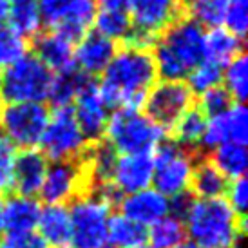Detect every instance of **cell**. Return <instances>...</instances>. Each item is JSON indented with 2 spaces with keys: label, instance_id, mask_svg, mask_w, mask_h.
Returning a JSON list of instances; mask_svg holds the SVG:
<instances>
[{
  "label": "cell",
  "instance_id": "cell-1",
  "mask_svg": "<svg viewBox=\"0 0 248 248\" xmlns=\"http://www.w3.org/2000/svg\"><path fill=\"white\" fill-rule=\"evenodd\" d=\"M156 82L158 73L151 51L122 46L116 49L107 69L102 73L96 89L110 110H141L147 93Z\"/></svg>",
  "mask_w": 248,
  "mask_h": 248
},
{
  "label": "cell",
  "instance_id": "cell-2",
  "mask_svg": "<svg viewBox=\"0 0 248 248\" xmlns=\"http://www.w3.org/2000/svg\"><path fill=\"white\" fill-rule=\"evenodd\" d=\"M207 31L185 15L176 20L152 46V60L159 80L185 82L188 71L205 60Z\"/></svg>",
  "mask_w": 248,
  "mask_h": 248
},
{
  "label": "cell",
  "instance_id": "cell-3",
  "mask_svg": "<svg viewBox=\"0 0 248 248\" xmlns=\"http://www.w3.org/2000/svg\"><path fill=\"white\" fill-rule=\"evenodd\" d=\"M185 221L200 248H234L247 232V216H239L225 198L196 200Z\"/></svg>",
  "mask_w": 248,
  "mask_h": 248
},
{
  "label": "cell",
  "instance_id": "cell-4",
  "mask_svg": "<svg viewBox=\"0 0 248 248\" xmlns=\"http://www.w3.org/2000/svg\"><path fill=\"white\" fill-rule=\"evenodd\" d=\"M165 136V129L138 109L112 110L104 134L118 154H152Z\"/></svg>",
  "mask_w": 248,
  "mask_h": 248
},
{
  "label": "cell",
  "instance_id": "cell-5",
  "mask_svg": "<svg viewBox=\"0 0 248 248\" xmlns=\"http://www.w3.org/2000/svg\"><path fill=\"white\" fill-rule=\"evenodd\" d=\"M127 15L132 31L122 46L151 51L159 36L183 16V0H129Z\"/></svg>",
  "mask_w": 248,
  "mask_h": 248
},
{
  "label": "cell",
  "instance_id": "cell-6",
  "mask_svg": "<svg viewBox=\"0 0 248 248\" xmlns=\"http://www.w3.org/2000/svg\"><path fill=\"white\" fill-rule=\"evenodd\" d=\"M53 73L33 53L22 56L18 62L0 73V93L4 104L46 102Z\"/></svg>",
  "mask_w": 248,
  "mask_h": 248
},
{
  "label": "cell",
  "instance_id": "cell-7",
  "mask_svg": "<svg viewBox=\"0 0 248 248\" xmlns=\"http://www.w3.org/2000/svg\"><path fill=\"white\" fill-rule=\"evenodd\" d=\"M201 154L183 149L176 141H163L152 152V183L165 198L190 190L194 167Z\"/></svg>",
  "mask_w": 248,
  "mask_h": 248
},
{
  "label": "cell",
  "instance_id": "cell-8",
  "mask_svg": "<svg viewBox=\"0 0 248 248\" xmlns=\"http://www.w3.org/2000/svg\"><path fill=\"white\" fill-rule=\"evenodd\" d=\"M112 207L94 192L71 201V248H100L107 243Z\"/></svg>",
  "mask_w": 248,
  "mask_h": 248
},
{
  "label": "cell",
  "instance_id": "cell-9",
  "mask_svg": "<svg viewBox=\"0 0 248 248\" xmlns=\"http://www.w3.org/2000/svg\"><path fill=\"white\" fill-rule=\"evenodd\" d=\"M47 105L42 102L4 104L0 110V131L18 149H36L49 122Z\"/></svg>",
  "mask_w": 248,
  "mask_h": 248
},
{
  "label": "cell",
  "instance_id": "cell-10",
  "mask_svg": "<svg viewBox=\"0 0 248 248\" xmlns=\"http://www.w3.org/2000/svg\"><path fill=\"white\" fill-rule=\"evenodd\" d=\"M87 147L89 141L76 124L73 109H55L40 140L42 154L51 161H71L82 158Z\"/></svg>",
  "mask_w": 248,
  "mask_h": 248
},
{
  "label": "cell",
  "instance_id": "cell-11",
  "mask_svg": "<svg viewBox=\"0 0 248 248\" xmlns=\"http://www.w3.org/2000/svg\"><path fill=\"white\" fill-rule=\"evenodd\" d=\"M93 192V179L83 159L53 161L40 186V200L46 205H67L73 200Z\"/></svg>",
  "mask_w": 248,
  "mask_h": 248
},
{
  "label": "cell",
  "instance_id": "cell-12",
  "mask_svg": "<svg viewBox=\"0 0 248 248\" xmlns=\"http://www.w3.org/2000/svg\"><path fill=\"white\" fill-rule=\"evenodd\" d=\"M196 104V96L185 82L159 80L151 87L143 102V112L161 129L170 131L179 118Z\"/></svg>",
  "mask_w": 248,
  "mask_h": 248
},
{
  "label": "cell",
  "instance_id": "cell-13",
  "mask_svg": "<svg viewBox=\"0 0 248 248\" xmlns=\"http://www.w3.org/2000/svg\"><path fill=\"white\" fill-rule=\"evenodd\" d=\"M248 141V110L243 104H234L217 116L207 118V127L200 141V151H214L225 143L247 145Z\"/></svg>",
  "mask_w": 248,
  "mask_h": 248
},
{
  "label": "cell",
  "instance_id": "cell-14",
  "mask_svg": "<svg viewBox=\"0 0 248 248\" xmlns=\"http://www.w3.org/2000/svg\"><path fill=\"white\" fill-rule=\"evenodd\" d=\"M71 109H73V114L76 118V124L82 129L83 136L89 143L104 138L105 127H107L110 116V109L100 96L96 83H89L78 94L75 104L71 105Z\"/></svg>",
  "mask_w": 248,
  "mask_h": 248
},
{
  "label": "cell",
  "instance_id": "cell-15",
  "mask_svg": "<svg viewBox=\"0 0 248 248\" xmlns=\"http://www.w3.org/2000/svg\"><path fill=\"white\" fill-rule=\"evenodd\" d=\"M116 49L118 44L110 42L96 31H89L75 44V67L89 78L102 76Z\"/></svg>",
  "mask_w": 248,
  "mask_h": 248
},
{
  "label": "cell",
  "instance_id": "cell-16",
  "mask_svg": "<svg viewBox=\"0 0 248 248\" xmlns=\"http://www.w3.org/2000/svg\"><path fill=\"white\" fill-rule=\"evenodd\" d=\"M33 55L53 75L75 69V44L55 29L42 31L33 38Z\"/></svg>",
  "mask_w": 248,
  "mask_h": 248
},
{
  "label": "cell",
  "instance_id": "cell-17",
  "mask_svg": "<svg viewBox=\"0 0 248 248\" xmlns=\"http://www.w3.org/2000/svg\"><path fill=\"white\" fill-rule=\"evenodd\" d=\"M152 154H122L118 156L110 181L127 196L149 188L152 183Z\"/></svg>",
  "mask_w": 248,
  "mask_h": 248
},
{
  "label": "cell",
  "instance_id": "cell-18",
  "mask_svg": "<svg viewBox=\"0 0 248 248\" xmlns=\"http://www.w3.org/2000/svg\"><path fill=\"white\" fill-rule=\"evenodd\" d=\"M118 207L122 208V216L143 227H151L169 216V198L159 194L156 188H143L124 196Z\"/></svg>",
  "mask_w": 248,
  "mask_h": 248
},
{
  "label": "cell",
  "instance_id": "cell-19",
  "mask_svg": "<svg viewBox=\"0 0 248 248\" xmlns=\"http://www.w3.org/2000/svg\"><path fill=\"white\" fill-rule=\"evenodd\" d=\"M49 159L38 149H22L16 154L13 174V190L18 196L33 198L40 192L46 172H47Z\"/></svg>",
  "mask_w": 248,
  "mask_h": 248
},
{
  "label": "cell",
  "instance_id": "cell-20",
  "mask_svg": "<svg viewBox=\"0 0 248 248\" xmlns=\"http://www.w3.org/2000/svg\"><path fill=\"white\" fill-rule=\"evenodd\" d=\"M38 235L49 248L71 247V217L67 205H46L38 216Z\"/></svg>",
  "mask_w": 248,
  "mask_h": 248
},
{
  "label": "cell",
  "instance_id": "cell-21",
  "mask_svg": "<svg viewBox=\"0 0 248 248\" xmlns=\"http://www.w3.org/2000/svg\"><path fill=\"white\" fill-rule=\"evenodd\" d=\"M96 15V0H71L69 7L65 9L63 16L56 24L55 31L76 44L83 35L93 31Z\"/></svg>",
  "mask_w": 248,
  "mask_h": 248
},
{
  "label": "cell",
  "instance_id": "cell-22",
  "mask_svg": "<svg viewBox=\"0 0 248 248\" xmlns=\"http://www.w3.org/2000/svg\"><path fill=\"white\" fill-rule=\"evenodd\" d=\"M40 216V205L35 198L26 196H7L2 203V217H4V230L7 232H31L36 228Z\"/></svg>",
  "mask_w": 248,
  "mask_h": 248
},
{
  "label": "cell",
  "instance_id": "cell-23",
  "mask_svg": "<svg viewBox=\"0 0 248 248\" xmlns=\"http://www.w3.org/2000/svg\"><path fill=\"white\" fill-rule=\"evenodd\" d=\"M83 163L89 170V176L93 179V186L109 183L112 179V172L118 161V152L105 138L89 143L87 151L83 152Z\"/></svg>",
  "mask_w": 248,
  "mask_h": 248
},
{
  "label": "cell",
  "instance_id": "cell-24",
  "mask_svg": "<svg viewBox=\"0 0 248 248\" xmlns=\"http://www.w3.org/2000/svg\"><path fill=\"white\" fill-rule=\"evenodd\" d=\"M93 82H94L93 78L80 73L76 67L71 71H65V73H60V75H53L51 87H49L47 93V102L55 109L71 107L78 98V94Z\"/></svg>",
  "mask_w": 248,
  "mask_h": 248
},
{
  "label": "cell",
  "instance_id": "cell-25",
  "mask_svg": "<svg viewBox=\"0 0 248 248\" xmlns=\"http://www.w3.org/2000/svg\"><path fill=\"white\" fill-rule=\"evenodd\" d=\"M7 28H11L28 40H33L36 35H40L44 24L38 9V0H9Z\"/></svg>",
  "mask_w": 248,
  "mask_h": 248
},
{
  "label": "cell",
  "instance_id": "cell-26",
  "mask_svg": "<svg viewBox=\"0 0 248 248\" xmlns=\"http://www.w3.org/2000/svg\"><path fill=\"white\" fill-rule=\"evenodd\" d=\"M205 159H207L216 170H219L227 179L243 178L245 172H247L248 154L245 145H237V143L219 145L214 151L208 152V156H205Z\"/></svg>",
  "mask_w": 248,
  "mask_h": 248
},
{
  "label": "cell",
  "instance_id": "cell-27",
  "mask_svg": "<svg viewBox=\"0 0 248 248\" xmlns=\"http://www.w3.org/2000/svg\"><path fill=\"white\" fill-rule=\"evenodd\" d=\"M227 188L228 179L219 170H216L205 158L198 159L190 181V192L200 200H212V198H223L227 194Z\"/></svg>",
  "mask_w": 248,
  "mask_h": 248
},
{
  "label": "cell",
  "instance_id": "cell-28",
  "mask_svg": "<svg viewBox=\"0 0 248 248\" xmlns=\"http://www.w3.org/2000/svg\"><path fill=\"white\" fill-rule=\"evenodd\" d=\"M243 53V40L225 28L208 29L205 35V58L225 67L232 58Z\"/></svg>",
  "mask_w": 248,
  "mask_h": 248
},
{
  "label": "cell",
  "instance_id": "cell-29",
  "mask_svg": "<svg viewBox=\"0 0 248 248\" xmlns=\"http://www.w3.org/2000/svg\"><path fill=\"white\" fill-rule=\"evenodd\" d=\"M205 127H207V116L198 107H192V109L186 110L185 114L176 122V125L170 129L174 138L172 141L181 145L186 151L201 154L200 141L203 138Z\"/></svg>",
  "mask_w": 248,
  "mask_h": 248
},
{
  "label": "cell",
  "instance_id": "cell-30",
  "mask_svg": "<svg viewBox=\"0 0 248 248\" xmlns=\"http://www.w3.org/2000/svg\"><path fill=\"white\" fill-rule=\"evenodd\" d=\"M107 241L112 248H134L145 245L147 227L125 217L122 214L110 216L107 225Z\"/></svg>",
  "mask_w": 248,
  "mask_h": 248
},
{
  "label": "cell",
  "instance_id": "cell-31",
  "mask_svg": "<svg viewBox=\"0 0 248 248\" xmlns=\"http://www.w3.org/2000/svg\"><path fill=\"white\" fill-rule=\"evenodd\" d=\"M227 0H183V15L205 29L223 28Z\"/></svg>",
  "mask_w": 248,
  "mask_h": 248
},
{
  "label": "cell",
  "instance_id": "cell-32",
  "mask_svg": "<svg viewBox=\"0 0 248 248\" xmlns=\"http://www.w3.org/2000/svg\"><path fill=\"white\" fill-rule=\"evenodd\" d=\"M93 31L109 38L114 44H125L132 31V24L127 11L118 9H98Z\"/></svg>",
  "mask_w": 248,
  "mask_h": 248
},
{
  "label": "cell",
  "instance_id": "cell-33",
  "mask_svg": "<svg viewBox=\"0 0 248 248\" xmlns=\"http://www.w3.org/2000/svg\"><path fill=\"white\" fill-rule=\"evenodd\" d=\"M221 87L227 91L234 104H243L248 96V58L245 53L232 58L223 67Z\"/></svg>",
  "mask_w": 248,
  "mask_h": 248
},
{
  "label": "cell",
  "instance_id": "cell-34",
  "mask_svg": "<svg viewBox=\"0 0 248 248\" xmlns=\"http://www.w3.org/2000/svg\"><path fill=\"white\" fill-rule=\"evenodd\" d=\"M185 234L183 221L165 216L163 219L151 225V230H147V239L151 241L152 248H174L185 239Z\"/></svg>",
  "mask_w": 248,
  "mask_h": 248
},
{
  "label": "cell",
  "instance_id": "cell-35",
  "mask_svg": "<svg viewBox=\"0 0 248 248\" xmlns=\"http://www.w3.org/2000/svg\"><path fill=\"white\" fill-rule=\"evenodd\" d=\"M221 80H223V67L219 63L205 58L188 71L185 83L188 85V89L192 91L194 96H200L214 87H219Z\"/></svg>",
  "mask_w": 248,
  "mask_h": 248
},
{
  "label": "cell",
  "instance_id": "cell-36",
  "mask_svg": "<svg viewBox=\"0 0 248 248\" xmlns=\"http://www.w3.org/2000/svg\"><path fill=\"white\" fill-rule=\"evenodd\" d=\"M29 53V40L7 26L0 28V73Z\"/></svg>",
  "mask_w": 248,
  "mask_h": 248
},
{
  "label": "cell",
  "instance_id": "cell-37",
  "mask_svg": "<svg viewBox=\"0 0 248 248\" xmlns=\"http://www.w3.org/2000/svg\"><path fill=\"white\" fill-rule=\"evenodd\" d=\"M16 147L0 131V196L13 192V174L16 161Z\"/></svg>",
  "mask_w": 248,
  "mask_h": 248
},
{
  "label": "cell",
  "instance_id": "cell-38",
  "mask_svg": "<svg viewBox=\"0 0 248 248\" xmlns=\"http://www.w3.org/2000/svg\"><path fill=\"white\" fill-rule=\"evenodd\" d=\"M223 28L239 38H245L248 29V0H227Z\"/></svg>",
  "mask_w": 248,
  "mask_h": 248
},
{
  "label": "cell",
  "instance_id": "cell-39",
  "mask_svg": "<svg viewBox=\"0 0 248 248\" xmlns=\"http://www.w3.org/2000/svg\"><path fill=\"white\" fill-rule=\"evenodd\" d=\"M232 105H234L232 98L221 85L200 94V100H198V109L207 118L217 116V114L225 112L227 109H230Z\"/></svg>",
  "mask_w": 248,
  "mask_h": 248
},
{
  "label": "cell",
  "instance_id": "cell-40",
  "mask_svg": "<svg viewBox=\"0 0 248 248\" xmlns=\"http://www.w3.org/2000/svg\"><path fill=\"white\" fill-rule=\"evenodd\" d=\"M0 248H49L38 232H7L0 237Z\"/></svg>",
  "mask_w": 248,
  "mask_h": 248
},
{
  "label": "cell",
  "instance_id": "cell-41",
  "mask_svg": "<svg viewBox=\"0 0 248 248\" xmlns=\"http://www.w3.org/2000/svg\"><path fill=\"white\" fill-rule=\"evenodd\" d=\"M69 4L71 0H38V9H40L44 28L55 29Z\"/></svg>",
  "mask_w": 248,
  "mask_h": 248
},
{
  "label": "cell",
  "instance_id": "cell-42",
  "mask_svg": "<svg viewBox=\"0 0 248 248\" xmlns=\"http://www.w3.org/2000/svg\"><path fill=\"white\" fill-rule=\"evenodd\" d=\"M228 205L234 208L239 216H245L248 207V183L245 176L237 179H232V183H228L227 188Z\"/></svg>",
  "mask_w": 248,
  "mask_h": 248
},
{
  "label": "cell",
  "instance_id": "cell-43",
  "mask_svg": "<svg viewBox=\"0 0 248 248\" xmlns=\"http://www.w3.org/2000/svg\"><path fill=\"white\" fill-rule=\"evenodd\" d=\"M194 201H196V196H194L190 190L181 194H176L172 198H169V214L176 217V219H185L186 214L190 212Z\"/></svg>",
  "mask_w": 248,
  "mask_h": 248
},
{
  "label": "cell",
  "instance_id": "cell-44",
  "mask_svg": "<svg viewBox=\"0 0 248 248\" xmlns=\"http://www.w3.org/2000/svg\"><path fill=\"white\" fill-rule=\"evenodd\" d=\"M98 9H118V11H127L129 0H96Z\"/></svg>",
  "mask_w": 248,
  "mask_h": 248
},
{
  "label": "cell",
  "instance_id": "cell-45",
  "mask_svg": "<svg viewBox=\"0 0 248 248\" xmlns=\"http://www.w3.org/2000/svg\"><path fill=\"white\" fill-rule=\"evenodd\" d=\"M7 15H9V0H0V28L7 26Z\"/></svg>",
  "mask_w": 248,
  "mask_h": 248
},
{
  "label": "cell",
  "instance_id": "cell-46",
  "mask_svg": "<svg viewBox=\"0 0 248 248\" xmlns=\"http://www.w3.org/2000/svg\"><path fill=\"white\" fill-rule=\"evenodd\" d=\"M174 248H200V247H198L192 239H183V241L179 243V245H176Z\"/></svg>",
  "mask_w": 248,
  "mask_h": 248
},
{
  "label": "cell",
  "instance_id": "cell-47",
  "mask_svg": "<svg viewBox=\"0 0 248 248\" xmlns=\"http://www.w3.org/2000/svg\"><path fill=\"white\" fill-rule=\"evenodd\" d=\"M2 230H4V217H2V201H0V235H2Z\"/></svg>",
  "mask_w": 248,
  "mask_h": 248
},
{
  "label": "cell",
  "instance_id": "cell-48",
  "mask_svg": "<svg viewBox=\"0 0 248 248\" xmlns=\"http://www.w3.org/2000/svg\"><path fill=\"white\" fill-rule=\"evenodd\" d=\"M134 248H152L151 245H140V247H134Z\"/></svg>",
  "mask_w": 248,
  "mask_h": 248
},
{
  "label": "cell",
  "instance_id": "cell-49",
  "mask_svg": "<svg viewBox=\"0 0 248 248\" xmlns=\"http://www.w3.org/2000/svg\"><path fill=\"white\" fill-rule=\"evenodd\" d=\"M2 107H4V102H2V93H0V110H2Z\"/></svg>",
  "mask_w": 248,
  "mask_h": 248
},
{
  "label": "cell",
  "instance_id": "cell-50",
  "mask_svg": "<svg viewBox=\"0 0 248 248\" xmlns=\"http://www.w3.org/2000/svg\"><path fill=\"white\" fill-rule=\"evenodd\" d=\"M100 248H112L110 245H104V247H100Z\"/></svg>",
  "mask_w": 248,
  "mask_h": 248
}]
</instances>
